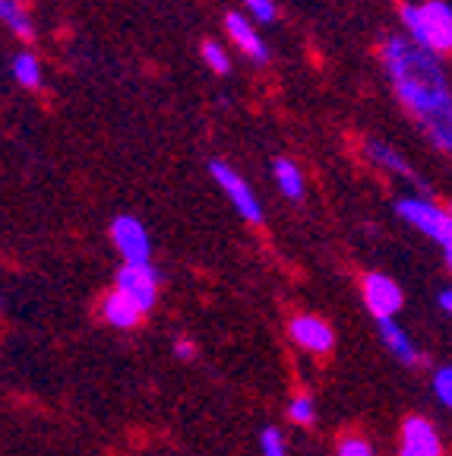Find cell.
<instances>
[{
  "label": "cell",
  "mask_w": 452,
  "mask_h": 456,
  "mask_svg": "<svg viewBox=\"0 0 452 456\" xmlns=\"http://www.w3.org/2000/svg\"><path fill=\"white\" fill-rule=\"evenodd\" d=\"M380 57L399 105L411 114L417 130L433 142V150L452 152V86L440 57L405 36L386 38Z\"/></svg>",
  "instance_id": "obj_1"
},
{
  "label": "cell",
  "mask_w": 452,
  "mask_h": 456,
  "mask_svg": "<svg viewBox=\"0 0 452 456\" xmlns=\"http://www.w3.org/2000/svg\"><path fill=\"white\" fill-rule=\"evenodd\" d=\"M399 16H402V28L408 42L431 51L433 57L452 54V7L446 0L405 4Z\"/></svg>",
  "instance_id": "obj_2"
},
{
  "label": "cell",
  "mask_w": 452,
  "mask_h": 456,
  "mask_svg": "<svg viewBox=\"0 0 452 456\" xmlns=\"http://www.w3.org/2000/svg\"><path fill=\"white\" fill-rule=\"evenodd\" d=\"M396 213L415 232H421V235H427L431 241L440 244L446 266L452 270V216L427 197H402L396 203Z\"/></svg>",
  "instance_id": "obj_3"
},
{
  "label": "cell",
  "mask_w": 452,
  "mask_h": 456,
  "mask_svg": "<svg viewBox=\"0 0 452 456\" xmlns=\"http://www.w3.org/2000/svg\"><path fill=\"white\" fill-rule=\"evenodd\" d=\"M209 175H213V181L222 187V193L231 200V207L238 209L240 219L254 222V225L256 222H262V207H260V200H256L254 187L240 178L231 165L222 162V159H215V162H209Z\"/></svg>",
  "instance_id": "obj_4"
},
{
  "label": "cell",
  "mask_w": 452,
  "mask_h": 456,
  "mask_svg": "<svg viewBox=\"0 0 452 456\" xmlns=\"http://www.w3.org/2000/svg\"><path fill=\"white\" fill-rule=\"evenodd\" d=\"M360 292H364V305L374 314V321H396V314L405 305L399 282L386 273H367L360 282Z\"/></svg>",
  "instance_id": "obj_5"
},
{
  "label": "cell",
  "mask_w": 452,
  "mask_h": 456,
  "mask_svg": "<svg viewBox=\"0 0 452 456\" xmlns=\"http://www.w3.org/2000/svg\"><path fill=\"white\" fill-rule=\"evenodd\" d=\"M117 292L127 295L142 314H149L158 298V270L152 264H124L117 273Z\"/></svg>",
  "instance_id": "obj_6"
},
{
  "label": "cell",
  "mask_w": 452,
  "mask_h": 456,
  "mask_svg": "<svg viewBox=\"0 0 452 456\" xmlns=\"http://www.w3.org/2000/svg\"><path fill=\"white\" fill-rule=\"evenodd\" d=\"M111 241L124 264H149L152 260V238L136 216H117L111 222Z\"/></svg>",
  "instance_id": "obj_7"
},
{
  "label": "cell",
  "mask_w": 452,
  "mask_h": 456,
  "mask_svg": "<svg viewBox=\"0 0 452 456\" xmlns=\"http://www.w3.org/2000/svg\"><path fill=\"white\" fill-rule=\"evenodd\" d=\"M399 456H443L437 428L421 415H408L399 428Z\"/></svg>",
  "instance_id": "obj_8"
},
{
  "label": "cell",
  "mask_w": 452,
  "mask_h": 456,
  "mask_svg": "<svg viewBox=\"0 0 452 456\" xmlns=\"http://www.w3.org/2000/svg\"><path fill=\"white\" fill-rule=\"evenodd\" d=\"M291 339L301 346V349L313 352V355H326V352L333 349V327L317 317V314H297L295 321H291Z\"/></svg>",
  "instance_id": "obj_9"
},
{
  "label": "cell",
  "mask_w": 452,
  "mask_h": 456,
  "mask_svg": "<svg viewBox=\"0 0 452 456\" xmlns=\"http://www.w3.org/2000/svg\"><path fill=\"white\" fill-rule=\"evenodd\" d=\"M225 28H228V36H231V42L238 45L244 54L250 57V61H256V64H262L269 57V48L266 42L260 38V32H256V26L247 20V16H240V13H228L225 16Z\"/></svg>",
  "instance_id": "obj_10"
},
{
  "label": "cell",
  "mask_w": 452,
  "mask_h": 456,
  "mask_svg": "<svg viewBox=\"0 0 452 456\" xmlns=\"http://www.w3.org/2000/svg\"><path fill=\"white\" fill-rule=\"evenodd\" d=\"M142 317H146V314H142L127 295H120L117 289L108 292L105 301H101V321L111 323L114 330H133Z\"/></svg>",
  "instance_id": "obj_11"
},
{
  "label": "cell",
  "mask_w": 452,
  "mask_h": 456,
  "mask_svg": "<svg viewBox=\"0 0 452 456\" xmlns=\"http://www.w3.org/2000/svg\"><path fill=\"white\" fill-rule=\"evenodd\" d=\"M364 156H367L376 168L389 171V175H399V178H415V168H411V162L396 150V146H389L386 140H367V142H364Z\"/></svg>",
  "instance_id": "obj_12"
},
{
  "label": "cell",
  "mask_w": 452,
  "mask_h": 456,
  "mask_svg": "<svg viewBox=\"0 0 452 456\" xmlns=\"http://www.w3.org/2000/svg\"><path fill=\"white\" fill-rule=\"evenodd\" d=\"M376 327H380V336H383V342H386V349L392 352L399 362L408 364V368L421 364V352H417V346L411 342V336L405 333L396 321H376Z\"/></svg>",
  "instance_id": "obj_13"
},
{
  "label": "cell",
  "mask_w": 452,
  "mask_h": 456,
  "mask_svg": "<svg viewBox=\"0 0 452 456\" xmlns=\"http://www.w3.org/2000/svg\"><path fill=\"white\" fill-rule=\"evenodd\" d=\"M0 22H4L16 38H22V42H32V38H36V22H32L26 0H0Z\"/></svg>",
  "instance_id": "obj_14"
},
{
  "label": "cell",
  "mask_w": 452,
  "mask_h": 456,
  "mask_svg": "<svg viewBox=\"0 0 452 456\" xmlns=\"http://www.w3.org/2000/svg\"><path fill=\"white\" fill-rule=\"evenodd\" d=\"M272 175H276V184L278 191H282L285 200H304V175H301V168H297L291 159H276L272 162Z\"/></svg>",
  "instance_id": "obj_15"
},
{
  "label": "cell",
  "mask_w": 452,
  "mask_h": 456,
  "mask_svg": "<svg viewBox=\"0 0 452 456\" xmlns=\"http://www.w3.org/2000/svg\"><path fill=\"white\" fill-rule=\"evenodd\" d=\"M13 79L22 89H38L42 86V61L32 51H20L13 57Z\"/></svg>",
  "instance_id": "obj_16"
},
{
  "label": "cell",
  "mask_w": 452,
  "mask_h": 456,
  "mask_svg": "<svg viewBox=\"0 0 452 456\" xmlns=\"http://www.w3.org/2000/svg\"><path fill=\"white\" fill-rule=\"evenodd\" d=\"M288 419L295 421V425H313V421H317V406H313L311 393H297V396L291 399Z\"/></svg>",
  "instance_id": "obj_17"
},
{
  "label": "cell",
  "mask_w": 452,
  "mask_h": 456,
  "mask_svg": "<svg viewBox=\"0 0 452 456\" xmlns=\"http://www.w3.org/2000/svg\"><path fill=\"white\" fill-rule=\"evenodd\" d=\"M203 61H206V67H209L213 73H219V77H225V73L231 70V57H228V51L222 48L219 42L203 45Z\"/></svg>",
  "instance_id": "obj_18"
},
{
  "label": "cell",
  "mask_w": 452,
  "mask_h": 456,
  "mask_svg": "<svg viewBox=\"0 0 452 456\" xmlns=\"http://www.w3.org/2000/svg\"><path fill=\"white\" fill-rule=\"evenodd\" d=\"M260 453L262 456H288V444H285L278 428H262L260 431Z\"/></svg>",
  "instance_id": "obj_19"
},
{
  "label": "cell",
  "mask_w": 452,
  "mask_h": 456,
  "mask_svg": "<svg viewBox=\"0 0 452 456\" xmlns=\"http://www.w3.org/2000/svg\"><path fill=\"white\" fill-rule=\"evenodd\" d=\"M244 7H247V20L254 22H276L278 7L276 0H244Z\"/></svg>",
  "instance_id": "obj_20"
},
{
  "label": "cell",
  "mask_w": 452,
  "mask_h": 456,
  "mask_svg": "<svg viewBox=\"0 0 452 456\" xmlns=\"http://www.w3.org/2000/svg\"><path fill=\"white\" fill-rule=\"evenodd\" d=\"M335 456H376V453H374V447H370L367 437L345 435L339 441V447H335Z\"/></svg>",
  "instance_id": "obj_21"
},
{
  "label": "cell",
  "mask_w": 452,
  "mask_h": 456,
  "mask_svg": "<svg viewBox=\"0 0 452 456\" xmlns=\"http://www.w3.org/2000/svg\"><path fill=\"white\" fill-rule=\"evenodd\" d=\"M433 393H437V399L443 406L452 409V364L433 370Z\"/></svg>",
  "instance_id": "obj_22"
},
{
  "label": "cell",
  "mask_w": 452,
  "mask_h": 456,
  "mask_svg": "<svg viewBox=\"0 0 452 456\" xmlns=\"http://www.w3.org/2000/svg\"><path fill=\"white\" fill-rule=\"evenodd\" d=\"M174 355L184 358V362H187V358L197 355V346H193L190 339H174Z\"/></svg>",
  "instance_id": "obj_23"
},
{
  "label": "cell",
  "mask_w": 452,
  "mask_h": 456,
  "mask_svg": "<svg viewBox=\"0 0 452 456\" xmlns=\"http://www.w3.org/2000/svg\"><path fill=\"white\" fill-rule=\"evenodd\" d=\"M440 307H443L446 314H452V289H446V292L440 295Z\"/></svg>",
  "instance_id": "obj_24"
},
{
  "label": "cell",
  "mask_w": 452,
  "mask_h": 456,
  "mask_svg": "<svg viewBox=\"0 0 452 456\" xmlns=\"http://www.w3.org/2000/svg\"><path fill=\"white\" fill-rule=\"evenodd\" d=\"M446 213H449V216H452V203H449V209H446Z\"/></svg>",
  "instance_id": "obj_25"
}]
</instances>
